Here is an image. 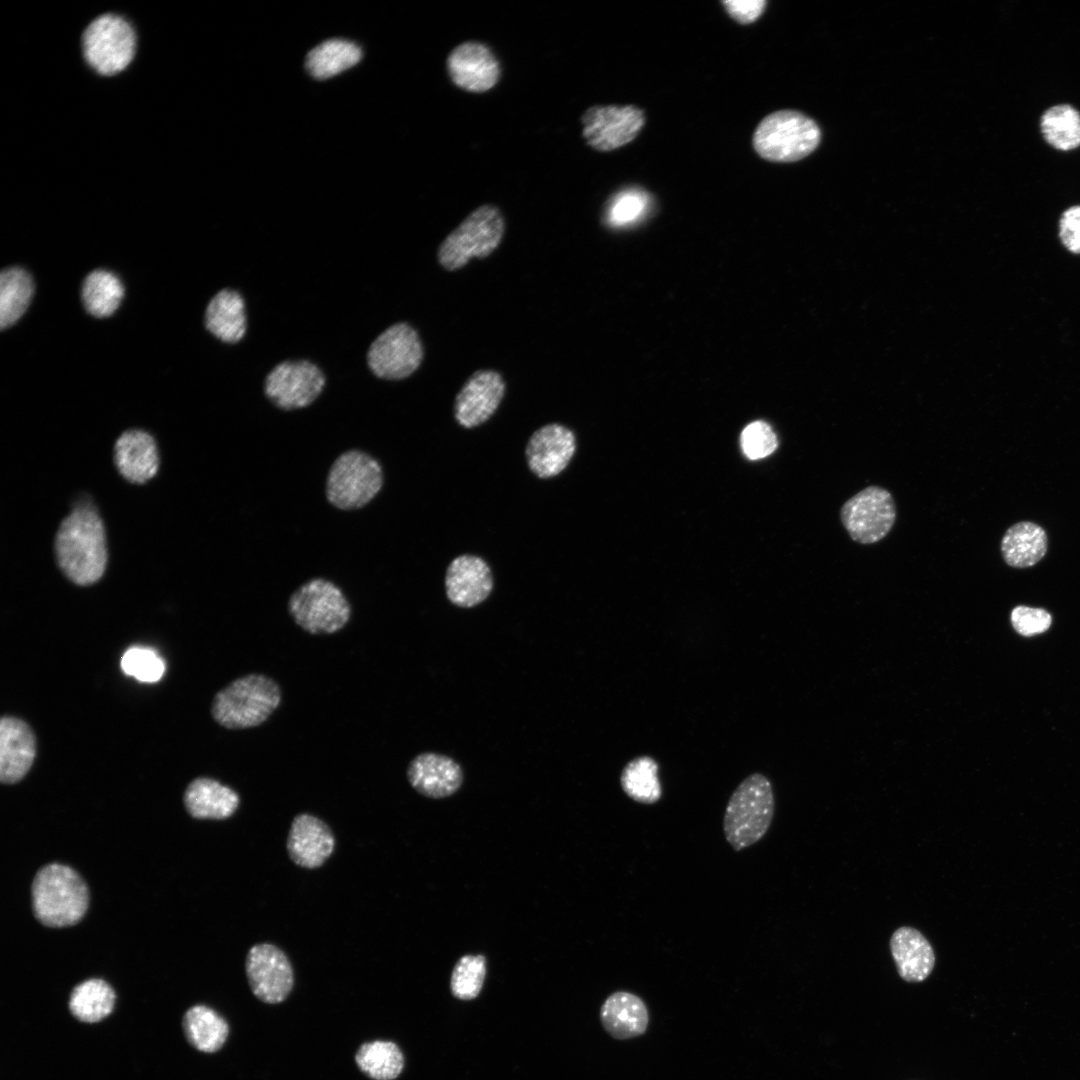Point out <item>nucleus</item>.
I'll list each match as a JSON object with an SVG mask.
<instances>
[{"instance_id":"obj_1","label":"nucleus","mask_w":1080,"mask_h":1080,"mask_svg":"<svg viewBox=\"0 0 1080 1080\" xmlns=\"http://www.w3.org/2000/svg\"><path fill=\"white\" fill-rule=\"evenodd\" d=\"M54 552L59 569L72 583L88 586L102 578L108 550L104 524L94 506L78 505L63 518Z\"/></svg>"},{"instance_id":"obj_2","label":"nucleus","mask_w":1080,"mask_h":1080,"mask_svg":"<svg viewBox=\"0 0 1080 1080\" xmlns=\"http://www.w3.org/2000/svg\"><path fill=\"white\" fill-rule=\"evenodd\" d=\"M282 692L271 677L249 673L238 677L216 693L211 715L220 726L247 729L263 724L279 707Z\"/></svg>"},{"instance_id":"obj_3","label":"nucleus","mask_w":1080,"mask_h":1080,"mask_svg":"<svg viewBox=\"0 0 1080 1080\" xmlns=\"http://www.w3.org/2000/svg\"><path fill=\"white\" fill-rule=\"evenodd\" d=\"M775 800L770 780L762 773L747 776L731 794L723 817V831L735 851L763 838L773 820Z\"/></svg>"},{"instance_id":"obj_4","label":"nucleus","mask_w":1080,"mask_h":1080,"mask_svg":"<svg viewBox=\"0 0 1080 1080\" xmlns=\"http://www.w3.org/2000/svg\"><path fill=\"white\" fill-rule=\"evenodd\" d=\"M32 904L36 918L50 927L77 923L88 906V890L70 867L49 864L41 868L32 884Z\"/></svg>"},{"instance_id":"obj_5","label":"nucleus","mask_w":1080,"mask_h":1080,"mask_svg":"<svg viewBox=\"0 0 1080 1080\" xmlns=\"http://www.w3.org/2000/svg\"><path fill=\"white\" fill-rule=\"evenodd\" d=\"M81 52L88 67L103 77L115 76L132 63L137 51L134 25L117 13L93 18L81 35Z\"/></svg>"},{"instance_id":"obj_6","label":"nucleus","mask_w":1080,"mask_h":1080,"mask_svg":"<svg viewBox=\"0 0 1080 1080\" xmlns=\"http://www.w3.org/2000/svg\"><path fill=\"white\" fill-rule=\"evenodd\" d=\"M820 140L821 131L813 119L795 110H781L759 123L753 145L766 160L794 162L812 153Z\"/></svg>"},{"instance_id":"obj_7","label":"nucleus","mask_w":1080,"mask_h":1080,"mask_svg":"<svg viewBox=\"0 0 1080 1080\" xmlns=\"http://www.w3.org/2000/svg\"><path fill=\"white\" fill-rule=\"evenodd\" d=\"M384 482L380 463L359 449L341 453L332 463L325 493L328 502L337 509H361L382 489Z\"/></svg>"},{"instance_id":"obj_8","label":"nucleus","mask_w":1080,"mask_h":1080,"mask_svg":"<svg viewBox=\"0 0 1080 1080\" xmlns=\"http://www.w3.org/2000/svg\"><path fill=\"white\" fill-rule=\"evenodd\" d=\"M287 607L293 621L312 635L338 632L349 622L352 612L342 590L324 578L300 585L290 595Z\"/></svg>"},{"instance_id":"obj_9","label":"nucleus","mask_w":1080,"mask_h":1080,"mask_svg":"<svg viewBox=\"0 0 1080 1080\" xmlns=\"http://www.w3.org/2000/svg\"><path fill=\"white\" fill-rule=\"evenodd\" d=\"M504 230V218L496 206L478 207L439 246L440 265L453 271L465 266L473 257H487L500 244Z\"/></svg>"},{"instance_id":"obj_10","label":"nucleus","mask_w":1080,"mask_h":1080,"mask_svg":"<svg viewBox=\"0 0 1080 1080\" xmlns=\"http://www.w3.org/2000/svg\"><path fill=\"white\" fill-rule=\"evenodd\" d=\"M423 345L417 331L406 322H396L377 334L366 352V364L373 376L399 381L411 376L421 365Z\"/></svg>"},{"instance_id":"obj_11","label":"nucleus","mask_w":1080,"mask_h":1080,"mask_svg":"<svg viewBox=\"0 0 1080 1080\" xmlns=\"http://www.w3.org/2000/svg\"><path fill=\"white\" fill-rule=\"evenodd\" d=\"M326 375L313 361L287 359L276 363L265 375L264 395L284 411L303 409L314 403L326 386Z\"/></svg>"},{"instance_id":"obj_12","label":"nucleus","mask_w":1080,"mask_h":1080,"mask_svg":"<svg viewBox=\"0 0 1080 1080\" xmlns=\"http://www.w3.org/2000/svg\"><path fill=\"white\" fill-rule=\"evenodd\" d=\"M839 515L850 538L868 545L879 542L891 531L896 520V506L887 489L872 485L845 501Z\"/></svg>"},{"instance_id":"obj_13","label":"nucleus","mask_w":1080,"mask_h":1080,"mask_svg":"<svg viewBox=\"0 0 1080 1080\" xmlns=\"http://www.w3.org/2000/svg\"><path fill=\"white\" fill-rule=\"evenodd\" d=\"M245 970L252 993L264 1003L283 1002L293 988L294 972L291 962L275 944L253 945L246 956Z\"/></svg>"},{"instance_id":"obj_14","label":"nucleus","mask_w":1080,"mask_h":1080,"mask_svg":"<svg viewBox=\"0 0 1080 1080\" xmlns=\"http://www.w3.org/2000/svg\"><path fill=\"white\" fill-rule=\"evenodd\" d=\"M583 137L598 151H611L632 141L645 123L641 109L632 106H592L582 115Z\"/></svg>"},{"instance_id":"obj_15","label":"nucleus","mask_w":1080,"mask_h":1080,"mask_svg":"<svg viewBox=\"0 0 1080 1080\" xmlns=\"http://www.w3.org/2000/svg\"><path fill=\"white\" fill-rule=\"evenodd\" d=\"M505 393L502 376L493 370L473 373L458 392L454 403L455 419L464 428L486 422L497 410Z\"/></svg>"},{"instance_id":"obj_16","label":"nucleus","mask_w":1080,"mask_h":1080,"mask_svg":"<svg viewBox=\"0 0 1080 1080\" xmlns=\"http://www.w3.org/2000/svg\"><path fill=\"white\" fill-rule=\"evenodd\" d=\"M576 451V438L568 427L550 423L537 429L525 448L528 467L541 479L560 474Z\"/></svg>"},{"instance_id":"obj_17","label":"nucleus","mask_w":1080,"mask_h":1080,"mask_svg":"<svg viewBox=\"0 0 1080 1080\" xmlns=\"http://www.w3.org/2000/svg\"><path fill=\"white\" fill-rule=\"evenodd\" d=\"M447 69L455 85L476 93L491 89L500 77L497 58L490 48L477 41L456 46L448 55Z\"/></svg>"},{"instance_id":"obj_18","label":"nucleus","mask_w":1080,"mask_h":1080,"mask_svg":"<svg viewBox=\"0 0 1080 1080\" xmlns=\"http://www.w3.org/2000/svg\"><path fill=\"white\" fill-rule=\"evenodd\" d=\"M444 582L448 600L461 608L482 603L494 586L493 574L487 562L471 554L460 555L451 561Z\"/></svg>"},{"instance_id":"obj_19","label":"nucleus","mask_w":1080,"mask_h":1080,"mask_svg":"<svg viewBox=\"0 0 1080 1080\" xmlns=\"http://www.w3.org/2000/svg\"><path fill=\"white\" fill-rule=\"evenodd\" d=\"M335 848L330 827L320 818L300 813L291 823L286 849L291 861L306 869L322 866Z\"/></svg>"},{"instance_id":"obj_20","label":"nucleus","mask_w":1080,"mask_h":1080,"mask_svg":"<svg viewBox=\"0 0 1080 1080\" xmlns=\"http://www.w3.org/2000/svg\"><path fill=\"white\" fill-rule=\"evenodd\" d=\"M463 778L459 763L451 757L434 752L418 754L407 767L410 785L419 794L433 799L453 795L461 787Z\"/></svg>"},{"instance_id":"obj_21","label":"nucleus","mask_w":1080,"mask_h":1080,"mask_svg":"<svg viewBox=\"0 0 1080 1080\" xmlns=\"http://www.w3.org/2000/svg\"><path fill=\"white\" fill-rule=\"evenodd\" d=\"M113 461L120 475L132 484H144L158 472L160 459L153 436L141 429L124 431L115 441Z\"/></svg>"},{"instance_id":"obj_22","label":"nucleus","mask_w":1080,"mask_h":1080,"mask_svg":"<svg viewBox=\"0 0 1080 1080\" xmlns=\"http://www.w3.org/2000/svg\"><path fill=\"white\" fill-rule=\"evenodd\" d=\"M36 755V739L22 719L4 716L0 721V780L20 781L30 770Z\"/></svg>"},{"instance_id":"obj_23","label":"nucleus","mask_w":1080,"mask_h":1080,"mask_svg":"<svg viewBox=\"0 0 1080 1080\" xmlns=\"http://www.w3.org/2000/svg\"><path fill=\"white\" fill-rule=\"evenodd\" d=\"M890 952L901 979L909 983L926 980L932 973L936 956L928 939L916 928L901 926L891 935Z\"/></svg>"},{"instance_id":"obj_24","label":"nucleus","mask_w":1080,"mask_h":1080,"mask_svg":"<svg viewBox=\"0 0 1080 1080\" xmlns=\"http://www.w3.org/2000/svg\"><path fill=\"white\" fill-rule=\"evenodd\" d=\"M206 329L224 343L240 342L248 329L246 303L237 290L224 288L209 301L204 315Z\"/></svg>"},{"instance_id":"obj_25","label":"nucleus","mask_w":1080,"mask_h":1080,"mask_svg":"<svg viewBox=\"0 0 1080 1080\" xmlns=\"http://www.w3.org/2000/svg\"><path fill=\"white\" fill-rule=\"evenodd\" d=\"M184 804L195 818L223 820L236 812L240 797L232 788L215 779L199 777L186 788Z\"/></svg>"},{"instance_id":"obj_26","label":"nucleus","mask_w":1080,"mask_h":1080,"mask_svg":"<svg viewBox=\"0 0 1080 1080\" xmlns=\"http://www.w3.org/2000/svg\"><path fill=\"white\" fill-rule=\"evenodd\" d=\"M600 1019L605 1030L616 1039L643 1034L649 1021L643 1000L627 991H617L608 996L601 1006Z\"/></svg>"},{"instance_id":"obj_27","label":"nucleus","mask_w":1080,"mask_h":1080,"mask_svg":"<svg viewBox=\"0 0 1080 1080\" xmlns=\"http://www.w3.org/2000/svg\"><path fill=\"white\" fill-rule=\"evenodd\" d=\"M1047 551V535L1039 525L1023 521L1007 529L1001 541L1005 562L1015 568L1038 563Z\"/></svg>"},{"instance_id":"obj_28","label":"nucleus","mask_w":1080,"mask_h":1080,"mask_svg":"<svg viewBox=\"0 0 1080 1080\" xmlns=\"http://www.w3.org/2000/svg\"><path fill=\"white\" fill-rule=\"evenodd\" d=\"M182 1025L188 1042L197 1050L206 1053L221 1049L229 1034L226 1020L205 1005L189 1008L184 1014Z\"/></svg>"},{"instance_id":"obj_29","label":"nucleus","mask_w":1080,"mask_h":1080,"mask_svg":"<svg viewBox=\"0 0 1080 1080\" xmlns=\"http://www.w3.org/2000/svg\"><path fill=\"white\" fill-rule=\"evenodd\" d=\"M115 998V992L107 982L93 978L74 987L68 1006L79 1021L95 1023L112 1012Z\"/></svg>"},{"instance_id":"obj_30","label":"nucleus","mask_w":1080,"mask_h":1080,"mask_svg":"<svg viewBox=\"0 0 1080 1080\" xmlns=\"http://www.w3.org/2000/svg\"><path fill=\"white\" fill-rule=\"evenodd\" d=\"M361 48L342 39L327 40L313 48L306 57V68L317 79L330 78L357 64Z\"/></svg>"},{"instance_id":"obj_31","label":"nucleus","mask_w":1080,"mask_h":1080,"mask_svg":"<svg viewBox=\"0 0 1080 1080\" xmlns=\"http://www.w3.org/2000/svg\"><path fill=\"white\" fill-rule=\"evenodd\" d=\"M659 765L648 755L637 756L628 761L620 774L623 792L635 802L654 804L662 796L658 777Z\"/></svg>"},{"instance_id":"obj_32","label":"nucleus","mask_w":1080,"mask_h":1080,"mask_svg":"<svg viewBox=\"0 0 1080 1080\" xmlns=\"http://www.w3.org/2000/svg\"><path fill=\"white\" fill-rule=\"evenodd\" d=\"M30 274L20 267H10L0 275V327L13 325L26 311L33 295Z\"/></svg>"},{"instance_id":"obj_33","label":"nucleus","mask_w":1080,"mask_h":1080,"mask_svg":"<svg viewBox=\"0 0 1080 1080\" xmlns=\"http://www.w3.org/2000/svg\"><path fill=\"white\" fill-rule=\"evenodd\" d=\"M360 1071L373 1080H394L404 1068V1056L392 1041L363 1043L355 1054Z\"/></svg>"},{"instance_id":"obj_34","label":"nucleus","mask_w":1080,"mask_h":1080,"mask_svg":"<svg viewBox=\"0 0 1080 1080\" xmlns=\"http://www.w3.org/2000/svg\"><path fill=\"white\" fill-rule=\"evenodd\" d=\"M123 295L124 287L120 279L106 270L92 271L82 285L84 307L98 318L112 315L118 309Z\"/></svg>"},{"instance_id":"obj_35","label":"nucleus","mask_w":1080,"mask_h":1080,"mask_svg":"<svg viewBox=\"0 0 1080 1080\" xmlns=\"http://www.w3.org/2000/svg\"><path fill=\"white\" fill-rule=\"evenodd\" d=\"M1041 132L1048 144L1061 151L1080 146V113L1069 104L1046 110L1040 121Z\"/></svg>"},{"instance_id":"obj_36","label":"nucleus","mask_w":1080,"mask_h":1080,"mask_svg":"<svg viewBox=\"0 0 1080 1080\" xmlns=\"http://www.w3.org/2000/svg\"><path fill=\"white\" fill-rule=\"evenodd\" d=\"M485 976V956L481 954L462 956L451 974L450 989L453 996L461 1000L476 998L482 989Z\"/></svg>"},{"instance_id":"obj_37","label":"nucleus","mask_w":1080,"mask_h":1080,"mask_svg":"<svg viewBox=\"0 0 1080 1080\" xmlns=\"http://www.w3.org/2000/svg\"><path fill=\"white\" fill-rule=\"evenodd\" d=\"M649 195L638 188H629L616 194L608 204L606 220L610 226L621 227L640 220L648 211Z\"/></svg>"},{"instance_id":"obj_38","label":"nucleus","mask_w":1080,"mask_h":1080,"mask_svg":"<svg viewBox=\"0 0 1080 1080\" xmlns=\"http://www.w3.org/2000/svg\"><path fill=\"white\" fill-rule=\"evenodd\" d=\"M121 669L141 682L153 683L163 676L165 663L151 648L131 647L121 658Z\"/></svg>"},{"instance_id":"obj_39","label":"nucleus","mask_w":1080,"mask_h":1080,"mask_svg":"<svg viewBox=\"0 0 1080 1080\" xmlns=\"http://www.w3.org/2000/svg\"><path fill=\"white\" fill-rule=\"evenodd\" d=\"M740 440L744 454L752 460L772 454L778 445L775 432L764 421H755L747 425Z\"/></svg>"},{"instance_id":"obj_40","label":"nucleus","mask_w":1080,"mask_h":1080,"mask_svg":"<svg viewBox=\"0 0 1080 1080\" xmlns=\"http://www.w3.org/2000/svg\"><path fill=\"white\" fill-rule=\"evenodd\" d=\"M1010 620L1015 631L1025 637L1047 631L1052 623V617L1045 609L1024 605L1013 608Z\"/></svg>"},{"instance_id":"obj_41","label":"nucleus","mask_w":1080,"mask_h":1080,"mask_svg":"<svg viewBox=\"0 0 1080 1080\" xmlns=\"http://www.w3.org/2000/svg\"><path fill=\"white\" fill-rule=\"evenodd\" d=\"M1058 236L1066 250L1080 255V205L1069 207L1062 213Z\"/></svg>"},{"instance_id":"obj_42","label":"nucleus","mask_w":1080,"mask_h":1080,"mask_svg":"<svg viewBox=\"0 0 1080 1080\" xmlns=\"http://www.w3.org/2000/svg\"><path fill=\"white\" fill-rule=\"evenodd\" d=\"M722 3L731 17L742 24L755 21L766 5L765 0H727Z\"/></svg>"}]
</instances>
